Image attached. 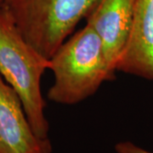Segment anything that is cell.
<instances>
[{"mask_svg":"<svg viewBox=\"0 0 153 153\" xmlns=\"http://www.w3.org/2000/svg\"><path fill=\"white\" fill-rule=\"evenodd\" d=\"M49 67V59L22 37L4 4L0 7V75L19 96L33 131L41 139L49 138L41 79Z\"/></svg>","mask_w":153,"mask_h":153,"instance_id":"cell-2","label":"cell"},{"mask_svg":"<svg viewBox=\"0 0 153 153\" xmlns=\"http://www.w3.org/2000/svg\"><path fill=\"white\" fill-rule=\"evenodd\" d=\"M134 4V0H99L85 18L100 39L105 60L115 74L131 33Z\"/></svg>","mask_w":153,"mask_h":153,"instance_id":"cell-4","label":"cell"},{"mask_svg":"<svg viewBox=\"0 0 153 153\" xmlns=\"http://www.w3.org/2000/svg\"><path fill=\"white\" fill-rule=\"evenodd\" d=\"M117 71L153 81V0H134L131 33Z\"/></svg>","mask_w":153,"mask_h":153,"instance_id":"cell-6","label":"cell"},{"mask_svg":"<svg viewBox=\"0 0 153 153\" xmlns=\"http://www.w3.org/2000/svg\"><path fill=\"white\" fill-rule=\"evenodd\" d=\"M116 153H153L131 141H121L115 146Z\"/></svg>","mask_w":153,"mask_h":153,"instance_id":"cell-7","label":"cell"},{"mask_svg":"<svg viewBox=\"0 0 153 153\" xmlns=\"http://www.w3.org/2000/svg\"><path fill=\"white\" fill-rule=\"evenodd\" d=\"M6 1H7V0H4V3H5V2H6Z\"/></svg>","mask_w":153,"mask_h":153,"instance_id":"cell-9","label":"cell"},{"mask_svg":"<svg viewBox=\"0 0 153 153\" xmlns=\"http://www.w3.org/2000/svg\"><path fill=\"white\" fill-rule=\"evenodd\" d=\"M4 4V0H0V7Z\"/></svg>","mask_w":153,"mask_h":153,"instance_id":"cell-8","label":"cell"},{"mask_svg":"<svg viewBox=\"0 0 153 153\" xmlns=\"http://www.w3.org/2000/svg\"><path fill=\"white\" fill-rule=\"evenodd\" d=\"M49 138L36 135L22 101L0 75V153H52Z\"/></svg>","mask_w":153,"mask_h":153,"instance_id":"cell-5","label":"cell"},{"mask_svg":"<svg viewBox=\"0 0 153 153\" xmlns=\"http://www.w3.org/2000/svg\"><path fill=\"white\" fill-rule=\"evenodd\" d=\"M54 81L48 91L49 100L76 105L98 91L103 82L115 78L105 57L96 33L87 24L71 34L50 58Z\"/></svg>","mask_w":153,"mask_h":153,"instance_id":"cell-1","label":"cell"},{"mask_svg":"<svg viewBox=\"0 0 153 153\" xmlns=\"http://www.w3.org/2000/svg\"><path fill=\"white\" fill-rule=\"evenodd\" d=\"M99 0H7L18 30L35 49L49 59L73 33Z\"/></svg>","mask_w":153,"mask_h":153,"instance_id":"cell-3","label":"cell"}]
</instances>
